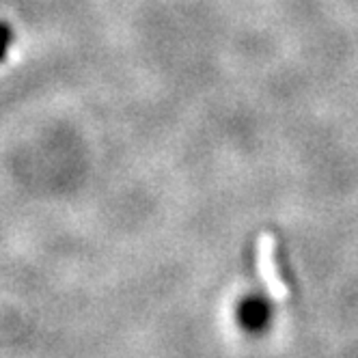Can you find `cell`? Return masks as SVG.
Instances as JSON below:
<instances>
[{
  "instance_id": "obj_1",
  "label": "cell",
  "mask_w": 358,
  "mask_h": 358,
  "mask_svg": "<svg viewBox=\"0 0 358 358\" xmlns=\"http://www.w3.org/2000/svg\"><path fill=\"white\" fill-rule=\"evenodd\" d=\"M274 317V309L272 302L264 292H252L246 294L236 309V320L240 324V328L248 335H264V332L270 328Z\"/></svg>"
},
{
  "instance_id": "obj_2",
  "label": "cell",
  "mask_w": 358,
  "mask_h": 358,
  "mask_svg": "<svg viewBox=\"0 0 358 358\" xmlns=\"http://www.w3.org/2000/svg\"><path fill=\"white\" fill-rule=\"evenodd\" d=\"M13 39H15V33L11 29V24L0 20V63L7 61V55L13 45Z\"/></svg>"
}]
</instances>
